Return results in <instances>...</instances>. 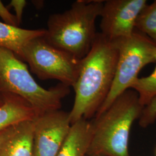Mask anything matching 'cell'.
Masks as SVG:
<instances>
[{
  "label": "cell",
  "instance_id": "10",
  "mask_svg": "<svg viewBox=\"0 0 156 156\" xmlns=\"http://www.w3.org/2000/svg\"><path fill=\"white\" fill-rule=\"evenodd\" d=\"M0 156H34V120L17 124L1 146Z\"/></svg>",
  "mask_w": 156,
  "mask_h": 156
},
{
  "label": "cell",
  "instance_id": "2",
  "mask_svg": "<svg viewBox=\"0 0 156 156\" xmlns=\"http://www.w3.org/2000/svg\"><path fill=\"white\" fill-rule=\"evenodd\" d=\"M143 108L134 90L119 95L106 111L90 121L92 136L87 155L130 156L131 129L139 120Z\"/></svg>",
  "mask_w": 156,
  "mask_h": 156
},
{
  "label": "cell",
  "instance_id": "6",
  "mask_svg": "<svg viewBox=\"0 0 156 156\" xmlns=\"http://www.w3.org/2000/svg\"><path fill=\"white\" fill-rule=\"evenodd\" d=\"M21 60L41 80L56 79L73 87L78 76L80 60L51 45L44 37L31 40L23 50Z\"/></svg>",
  "mask_w": 156,
  "mask_h": 156
},
{
  "label": "cell",
  "instance_id": "18",
  "mask_svg": "<svg viewBox=\"0 0 156 156\" xmlns=\"http://www.w3.org/2000/svg\"><path fill=\"white\" fill-rule=\"evenodd\" d=\"M17 125V124L0 131V148L4 141L15 131Z\"/></svg>",
  "mask_w": 156,
  "mask_h": 156
},
{
  "label": "cell",
  "instance_id": "1",
  "mask_svg": "<svg viewBox=\"0 0 156 156\" xmlns=\"http://www.w3.org/2000/svg\"><path fill=\"white\" fill-rule=\"evenodd\" d=\"M118 57L116 42L97 33L89 52L80 61L73 86L75 95L69 112L71 125L82 119L94 118L111 89Z\"/></svg>",
  "mask_w": 156,
  "mask_h": 156
},
{
  "label": "cell",
  "instance_id": "11",
  "mask_svg": "<svg viewBox=\"0 0 156 156\" xmlns=\"http://www.w3.org/2000/svg\"><path fill=\"white\" fill-rule=\"evenodd\" d=\"M92 136L90 120L82 119L73 123L56 156H86Z\"/></svg>",
  "mask_w": 156,
  "mask_h": 156
},
{
  "label": "cell",
  "instance_id": "21",
  "mask_svg": "<svg viewBox=\"0 0 156 156\" xmlns=\"http://www.w3.org/2000/svg\"></svg>",
  "mask_w": 156,
  "mask_h": 156
},
{
  "label": "cell",
  "instance_id": "8",
  "mask_svg": "<svg viewBox=\"0 0 156 156\" xmlns=\"http://www.w3.org/2000/svg\"><path fill=\"white\" fill-rule=\"evenodd\" d=\"M69 112L57 110L34 120V156H56L69 132Z\"/></svg>",
  "mask_w": 156,
  "mask_h": 156
},
{
  "label": "cell",
  "instance_id": "19",
  "mask_svg": "<svg viewBox=\"0 0 156 156\" xmlns=\"http://www.w3.org/2000/svg\"><path fill=\"white\" fill-rule=\"evenodd\" d=\"M4 101V95L2 92H0V106L3 104Z\"/></svg>",
  "mask_w": 156,
  "mask_h": 156
},
{
  "label": "cell",
  "instance_id": "15",
  "mask_svg": "<svg viewBox=\"0 0 156 156\" xmlns=\"http://www.w3.org/2000/svg\"><path fill=\"white\" fill-rule=\"evenodd\" d=\"M156 120V97L144 107L139 119V124L142 128H146Z\"/></svg>",
  "mask_w": 156,
  "mask_h": 156
},
{
  "label": "cell",
  "instance_id": "4",
  "mask_svg": "<svg viewBox=\"0 0 156 156\" xmlns=\"http://www.w3.org/2000/svg\"><path fill=\"white\" fill-rule=\"evenodd\" d=\"M0 92L16 95L32 106L38 115L60 110L69 87L58 83L45 89L36 82L27 66L11 51L0 48Z\"/></svg>",
  "mask_w": 156,
  "mask_h": 156
},
{
  "label": "cell",
  "instance_id": "9",
  "mask_svg": "<svg viewBox=\"0 0 156 156\" xmlns=\"http://www.w3.org/2000/svg\"><path fill=\"white\" fill-rule=\"evenodd\" d=\"M2 93L4 101L0 106V131L24 121L34 120L38 116L33 108L20 97Z\"/></svg>",
  "mask_w": 156,
  "mask_h": 156
},
{
  "label": "cell",
  "instance_id": "13",
  "mask_svg": "<svg viewBox=\"0 0 156 156\" xmlns=\"http://www.w3.org/2000/svg\"><path fill=\"white\" fill-rule=\"evenodd\" d=\"M135 29L156 44V0L147 4L136 20Z\"/></svg>",
  "mask_w": 156,
  "mask_h": 156
},
{
  "label": "cell",
  "instance_id": "20",
  "mask_svg": "<svg viewBox=\"0 0 156 156\" xmlns=\"http://www.w3.org/2000/svg\"></svg>",
  "mask_w": 156,
  "mask_h": 156
},
{
  "label": "cell",
  "instance_id": "7",
  "mask_svg": "<svg viewBox=\"0 0 156 156\" xmlns=\"http://www.w3.org/2000/svg\"><path fill=\"white\" fill-rule=\"evenodd\" d=\"M146 0H107L101 13L100 33L111 41L130 37Z\"/></svg>",
  "mask_w": 156,
  "mask_h": 156
},
{
  "label": "cell",
  "instance_id": "16",
  "mask_svg": "<svg viewBox=\"0 0 156 156\" xmlns=\"http://www.w3.org/2000/svg\"><path fill=\"white\" fill-rule=\"evenodd\" d=\"M27 1L25 0H12L8 8H12L15 12V16L17 22L19 26L22 22L23 13L24 9L27 5Z\"/></svg>",
  "mask_w": 156,
  "mask_h": 156
},
{
  "label": "cell",
  "instance_id": "3",
  "mask_svg": "<svg viewBox=\"0 0 156 156\" xmlns=\"http://www.w3.org/2000/svg\"><path fill=\"white\" fill-rule=\"evenodd\" d=\"M104 1L77 0L67 11L51 15L45 39L78 60L82 59L97 37L95 22L100 16Z\"/></svg>",
  "mask_w": 156,
  "mask_h": 156
},
{
  "label": "cell",
  "instance_id": "14",
  "mask_svg": "<svg viewBox=\"0 0 156 156\" xmlns=\"http://www.w3.org/2000/svg\"><path fill=\"white\" fill-rule=\"evenodd\" d=\"M156 62V49L154 51ZM130 89L134 90L138 95L142 106L147 105L156 97V67L154 71L148 76L138 78L133 84Z\"/></svg>",
  "mask_w": 156,
  "mask_h": 156
},
{
  "label": "cell",
  "instance_id": "17",
  "mask_svg": "<svg viewBox=\"0 0 156 156\" xmlns=\"http://www.w3.org/2000/svg\"><path fill=\"white\" fill-rule=\"evenodd\" d=\"M0 17L6 24L19 27L15 15L9 12L8 7L4 5L1 1H0Z\"/></svg>",
  "mask_w": 156,
  "mask_h": 156
},
{
  "label": "cell",
  "instance_id": "5",
  "mask_svg": "<svg viewBox=\"0 0 156 156\" xmlns=\"http://www.w3.org/2000/svg\"><path fill=\"white\" fill-rule=\"evenodd\" d=\"M115 42L119 50L115 78L106 100L95 116L106 111L119 95L130 89L143 68L156 62V44L138 31H135L129 38Z\"/></svg>",
  "mask_w": 156,
  "mask_h": 156
},
{
  "label": "cell",
  "instance_id": "12",
  "mask_svg": "<svg viewBox=\"0 0 156 156\" xmlns=\"http://www.w3.org/2000/svg\"><path fill=\"white\" fill-rule=\"evenodd\" d=\"M45 34L46 29H24L0 22V48L11 51L21 59L23 50L28 42Z\"/></svg>",
  "mask_w": 156,
  "mask_h": 156
}]
</instances>
